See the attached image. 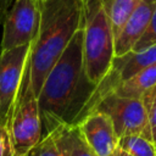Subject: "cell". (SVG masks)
Returning <instances> with one entry per match:
<instances>
[{
    "label": "cell",
    "instance_id": "cell-1",
    "mask_svg": "<svg viewBox=\"0 0 156 156\" xmlns=\"http://www.w3.org/2000/svg\"><path fill=\"white\" fill-rule=\"evenodd\" d=\"M95 89L96 84L89 79L84 67L80 28L49 71L37 96L43 136L58 126L77 124Z\"/></svg>",
    "mask_w": 156,
    "mask_h": 156
},
{
    "label": "cell",
    "instance_id": "cell-2",
    "mask_svg": "<svg viewBox=\"0 0 156 156\" xmlns=\"http://www.w3.org/2000/svg\"><path fill=\"white\" fill-rule=\"evenodd\" d=\"M82 26V0H44L41 2L39 29L27 58L37 96L49 71Z\"/></svg>",
    "mask_w": 156,
    "mask_h": 156
},
{
    "label": "cell",
    "instance_id": "cell-3",
    "mask_svg": "<svg viewBox=\"0 0 156 156\" xmlns=\"http://www.w3.org/2000/svg\"><path fill=\"white\" fill-rule=\"evenodd\" d=\"M84 67L89 79L99 84L115 57V37L101 0H82Z\"/></svg>",
    "mask_w": 156,
    "mask_h": 156
},
{
    "label": "cell",
    "instance_id": "cell-4",
    "mask_svg": "<svg viewBox=\"0 0 156 156\" xmlns=\"http://www.w3.org/2000/svg\"><path fill=\"white\" fill-rule=\"evenodd\" d=\"M6 129L16 156H26L43 136L38 98L33 90L27 62Z\"/></svg>",
    "mask_w": 156,
    "mask_h": 156
},
{
    "label": "cell",
    "instance_id": "cell-5",
    "mask_svg": "<svg viewBox=\"0 0 156 156\" xmlns=\"http://www.w3.org/2000/svg\"><path fill=\"white\" fill-rule=\"evenodd\" d=\"M91 111H99L110 117L118 139L133 134H140L152 139L150 121L140 99L110 93L105 95Z\"/></svg>",
    "mask_w": 156,
    "mask_h": 156
},
{
    "label": "cell",
    "instance_id": "cell-6",
    "mask_svg": "<svg viewBox=\"0 0 156 156\" xmlns=\"http://www.w3.org/2000/svg\"><path fill=\"white\" fill-rule=\"evenodd\" d=\"M40 6L39 0H13L2 22L0 51L32 44L39 29Z\"/></svg>",
    "mask_w": 156,
    "mask_h": 156
},
{
    "label": "cell",
    "instance_id": "cell-7",
    "mask_svg": "<svg viewBox=\"0 0 156 156\" xmlns=\"http://www.w3.org/2000/svg\"><path fill=\"white\" fill-rule=\"evenodd\" d=\"M30 45L0 51V124L6 127L21 84Z\"/></svg>",
    "mask_w": 156,
    "mask_h": 156
},
{
    "label": "cell",
    "instance_id": "cell-8",
    "mask_svg": "<svg viewBox=\"0 0 156 156\" xmlns=\"http://www.w3.org/2000/svg\"><path fill=\"white\" fill-rule=\"evenodd\" d=\"M77 126L85 143L96 156H111L118 147V136L107 115L91 111Z\"/></svg>",
    "mask_w": 156,
    "mask_h": 156
},
{
    "label": "cell",
    "instance_id": "cell-9",
    "mask_svg": "<svg viewBox=\"0 0 156 156\" xmlns=\"http://www.w3.org/2000/svg\"><path fill=\"white\" fill-rule=\"evenodd\" d=\"M155 9L156 0H141L136 5L115 38V56H121L132 51L147 27Z\"/></svg>",
    "mask_w": 156,
    "mask_h": 156
},
{
    "label": "cell",
    "instance_id": "cell-10",
    "mask_svg": "<svg viewBox=\"0 0 156 156\" xmlns=\"http://www.w3.org/2000/svg\"><path fill=\"white\" fill-rule=\"evenodd\" d=\"M51 134L60 156H96L85 143L77 124L58 126Z\"/></svg>",
    "mask_w": 156,
    "mask_h": 156
},
{
    "label": "cell",
    "instance_id": "cell-11",
    "mask_svg": "<svg viewBox=\"0 0 156 156\" xmlns=\"http://www.w3.org/2000/svg\"><path fill=\"white\" fill-rule=\"evenodd\" d=\"M156 84V62L122 83L113 91L121 96L140 99L143 94Z\"/></svg>",
    "mask_w": 156,
    "mask_h": 156
},
{
    "label": "cell",
    "instance_id": "cell-12",
    "mask_svg": "<svg viewBox=\"0 0 156 156\" xmlns=\"http://www.w3.org/2000/svg\"><path fill=\"white\" fill-rule=\"evenodd\" d=\"M141 0H101L102 7L108 17L112 34L116 35L122 29L124 22Z\"/></svg>",
    "mask_w": 156,
    "mask_h": 156
},
{
    "label": "cell",
    "instance_id": "cell-13",
    "mask_svg": "<svg viewBox=\"0 0 156 156\" xmlns=\"http://www.w3.org/2000/svg\"><path fill=\"white\" fill-rule=\"evenodd\" d=\"M118 149L132 156H156V145L154 140L140 134L119 138Z\"/></svg>",
    "mask_w": 156,
    "mask_h": 156
},
{
    "label": "cell",
    "instance_id": "cell-14",
    "mask_svg": "<svg viewBox=\"0 0 156 156\" xmlns=\"http://www.w3.org/2000/svg\"><path fill=\"white\" fill-rule=\"evenodd\" d=\"M154 45H156V9L151 16V20H150L147 27L145 28L144 33L141 34V37L138 39V41L133 46L132 51L139 52V51L146 50Z\"/></svg>",
    "mask_w": 156,
    "mask_h": 156
},
{
    "label": "cell",
    "instance_id": "cell-15",
    "mask_svg": "<svg viewBox=\"0 0 156 156\" xmlns=\"http://www.w3.org/2000/svg\"><path fill=\"white\" fill-rule=\"evenodd\" d=\"M26 156H60L52 134L50 133L46 136H43L40 141L26 154Z\"/></svg>",
    "mask_w": 156,
    "mask_h": 156
},
{
    "label": "cell",
    "instance_id": "cell-16",
    "mask_svg": "<svg viewBox=\"0 0 156 156\" xmlns=\"http://www.w3.org/2000/svg\"><path fill=\"white\" fill-rule=\"evenodd\" d=\"M140 100L143 101V105L146 110L152 132V129L156 128V84L149 90H146L140 98Z\"/></svg>",
    "mask_w": 156,
    "mask_h": 156
},
{
    "label": "cell",
    "instance_id": "cell-17",
    "mask_svg": "<svg viewBox=\"0 0 156 156\" xmlns=\"http://www.w3.org/2000/svg\"><path fill=\"white\" fill-rule=\"evenodd\" d=\"M0 156H16L9 132L5 126L0 124Z\"/></svg>",
    "mask_w": 156,
    "mask_h": 156
},
{
    "label": "cell",
    "instance_id": "cell-18",
    "mask_svg": "<svg viewBox=\"0 0 156 156\" xmlns=\"http://www.w3.org/2000/svg\"><path fill=\"white\" fill-rule=\"evenodd\" d=\"M13 0H0V23L4 22L5 15L7 12V10L10 9V6L12 5Z\"/></svg>",
    "mask_w": 156,
    "mask_h": 156
},
{
    "label": "cell",
    "instance_id": "cell-19",
    "mask_svg": "<svg viewBox=\"0 0 156 156\" xmlns=\"http://www.w3.org/2000/svg\"><path fill=\"white\" fill-rule=\"evenodd\" d=\"M111 156H132V155H129V154H127L126 151H123V150H121V149L117 147V149L113 151V154H112Z\"/></svg>",
    "mask_w": 156,
    "mask_h": 156
},
{
    "label": "cell",
    "instance_id": "cell-20",
    "mask_svg": "<svg viewBox=\"0 0 156 156\" xmlns=\"http://www.w3.org/2000/svg\"><path fill=\"white\" fill-rule=\"evenodd\" d=\"M152 140H154V143H155V145H156V128L152 129Z\"/></svg>",
    "mask_w": 156,
    "mask_h": 156
},
{
    "label": "cell",
    "instance_id": "cell-21",
    "mask_svg": "<svg viewBox=\"0 0 156 156\" xmlns=\"http://www.w3.org/2000/svg\"><path fill=\"white\" fill-rule=\"evenodd\" d=\"M39 1H40V2H43V1H44V0H39Z\"/></svg>",
    "mask_w": 156,
    "mask_h": 156
}]
</instances>
